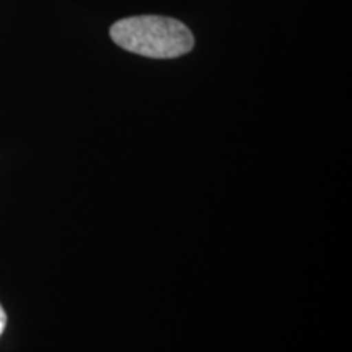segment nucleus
<instances>
[{
    "label": "nucleus",
    "instance_id": "nucleus-2",
    "mask_svg": "<svg viewBox=\"0 0 352 352\" xmlns=\"http://www.w3.org/2000/svg\"><path fill=\"white\" fill-rule=\"evenodd\" d=\"M6 327H7V314L6 310H3V307L0 305V336H2L3 331H6Z\"/></svg>",
    "mask_w": 352,
    "mask_h": 352
},
{
    "label": "nucleus",
    "instance_id": "nucleus-1",
    "mask_svg": "<svg viewBox=\"0 0 352 352\" xmlns=\"http://www.w3.org/2000/svg\"><path fill=\"white\" fill-rule=\"evenodd\" d=\"M109 34L122 50L151 59H175L195 46V38L186 25L160 15L122 19L109 28Z\"/></svg>",
    "mask_w": 352,
    "mask_h": 352
}]
</instances>
